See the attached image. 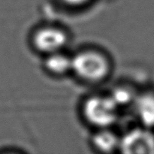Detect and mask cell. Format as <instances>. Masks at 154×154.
I'll return each instance as SVG.
<instances>
[{
	"label": "cell",
	"instance_id": "6da1fadb",
	"mask_svg": "<svg viewBox=\"0 0 154 154\" xmlns=\"http://www.w3.org/2000/svg\"><path fill=\"white\" fill-rule=\"evenodd\" d=\"M72 74L86 84L103 83L109 78L112 72L111 58L99 48H83L72 54Z\"/></svg>",
	"mask_w": 154,
	"mask_h": 154
},
{
	"label": "cell",
	"instance_id": "7a4b0ae2",
	"mask_svg": "<svg viewBox=\"0 0 154 154\" xmlns=\"http://www.w3.org/2000/svg\"><path fill=\"white\" fill-rule=\"evenodd\" d=\"M120 111L108 93L87 96L81 107L83 119L94 129L113 127L120 119Z\"/></svg>",
	"mask_w": 154,
	"mask_h": 154
},
{
	"label": "cell",
	"instance_id": "3957f363",
	"mask_svg": "<svg viewBox=\"0 0 154 154\" xmlns=\"http://www.w3.org/2000/svg\"><path fill=\"white\" fill-rule=\"evenodd\" d=\"M69 32L60 25L45 24L36 28L31 35V45L43 56L66 51L70 42Z\"/></svg>",
	"mask_w": 154,
	"mask_h": 154
},
{
	"label": "cell",
	"instance_id": "277c9868",
	"mask_svg": "<svg viewBox=\"0 0 154 154\" xmlns=\"http://www.w3.org/2000/svg\"><path fill=\"white\" fill-rule=\"evenodd\" d=\"M119 153L154 154V130L137 125L120 135Z\"/></svg>",
	"mask_w": 154,
	"mask_h": 154
},
{
	"label": "cell",
	"instance_id": "5b68a950",
	"mask_svg": "<svg viewBox=\"0 0 154 154\" xmlns=\"http://www.w3.org/2000/svg\"><path fill=\"white\" fill-rule=\"evenodd\" d=\"M130 109L138 125L154 130V90L138 91Z\"/></svg>",
	"mask_w": 154,
	"mask_h": 154
},
{
	"label": "cell",
	"instance_id": "8992f818",
	"mask_svg": "<svg viewBox=\"0 0 154 154\" xmlns=\"http://www.w3.org/2000/svg\"><path fill=\"white\" fill-rule=\"evenodd\" d=\"M90 146L99 153H114L120 151V135L111 128L94 129L90 136Z\"/></svg>",
	"mask_w": 154,
	"mask_h": 154
},
{
	"label": "cell",
	"instance_id": "52a82bcc",
	"mask_svg": "<svg viewBox=\"0 0 154 154\" xmlns=\"http://www.w3.org/2000/svg\"><path fill=\"white\" fill-rule=\"evenodd\" d=\"M43 68L50 75L57 78L72 74V57L66 51L44 56Z\"/></svg>",
	"mask_w": 154,
	"mask_h": 154
},
{
	"label": "cell",
	"instance_id": "ba28073f",
	"mask_svg": "<svg viewBox=\"0 0 154 154\" xmlns=\"http://www.w3.org/2000/svg\"><path fill=\"white\" fill-rule=\"evenodd\" d=\"M138 92V90L130 84H120L114 86L108 93L122 110L126 108H130Z\"/></svg>",
	"mask_w": 154,
	"mask_h": 154
},
{
	"label": "cell",
	"instance_id": "9c48e42d",
	"mask_svg": "<svg viewBox=\"0 0 154 154\" xmlns=\"http://www.w3.org/2000/svg\"><path fill=\"white\" fill-rule=\"evenodd\" d=\"M93 0H60L62 4L70 8H81L90 4Z\"/></svg>",
	"mask_w": 154,
	"mask_h": 154
}]
</instances>
